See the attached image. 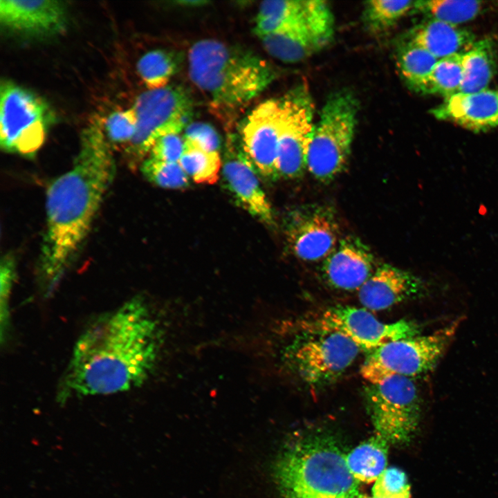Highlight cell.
I'll list each match as a JSON object with an SVG mask.
<instances>
[{
    "label": "cell",
    "mask_w": 498,
    "mask_h": 498,
    "mask_svg": "<svg viewBox=\"0 0 498 498\" xmlns=\"http://www.w3.org/2000/svg\"><path fill=\"white\" fill-rule=\"evenodd\" d=\"M481 8L479 1L434 0L415 1L414 10L430 19L459 26L474 19Z\"/></svg>",
    "instance_id": "obj_27"
},
{
    "label": "cell",
    "mask_w": 498,
    "mask_h": 498,
    "mask_svg": "<svg viewBox=\"0 0 498 498\" xmlns=\"http://www.w3.org/2000/svg\"><path fill=\"white\" fill-rule=\"evenodd\" d=\"M463 79L459 92L473 93L486 89L497 69L495 44L491 38L475 41L461 55Z\"/></svg>",
    "instance_id": "obj_22"
},
{
    "label": "cell",
    "mask_w": 498,
    "mask_h": 498,
    "mask_svg": "<svg viewBox=\"0 0 498 498\" xmlns=\"http://www.w3.org/2000/svg\"><path fill=\"white\" fill-rule=\"evenodd\" d=\"M415 1L373 0L365 2L363 20L374 32L392 27L400 19L414 10Z\"/></svg>",
    "instance_id": "obj_30"
},
{
    "label": "cell",
    "mask_w": 498,
    "mask_h": 498,
    "mask_svg": "<svg viewBox=\"0 0 498 498\" xmlns=\"http://www.w3.org/2000/svg\"><path fill=\"white\" fill-rule=\"evenodd\" d=\"M188 73L214 103L230 107L248 102L277 77L276 70L259 55L211 39L190 48Z\"/></svg>",
    "instance_id": "obj_3"
},
{
    "label": "cell",
    "mask_w": 498,
    "mask_h": 498,
    "mask_svg": "<svg viewBox=\"0 0 498 498\" xmlns=\"http://www.w3.org/2000/svg\"><path fill=\"white\" fill-rule=\"evenodd\" d=\"M116 174V163L102 124L82 132L70 169L55 178L46 192V227L37 268L39 290L50 296L85 241Z\"/></svg>",
    "instance_id": "obj_1"
},
{
    "label": "cell",
    "mask_w": 498,
    "mask_h": 498,
    "mask_svg": "<svg viewBox=\"0 0 498 498\" xmlns=\"http://www.w3.org/2000/svg\"><path fill=\"white\" fill-rule=\"evenodd\" d=\"M282 114L279 133V176L300 177L307 169V156L315 124L313 104L304 86L295 89L282 100Z\"/></svg>",
    "instance_id": "obj_12"
},
{
    "label": "cell",
    "mask_w": 498,
    "mask_h": 498,
    "mask_svg": "<svg viewBox=\"0 0 498 498\" xmlns=\"http://www.w3.org/2000/svg\"><path fill=\"white\" fill-rule=\"evenodd\" d=\"M185 149V140L179 134L171 133L158 138L146 158L178 163Z\"/></svg>",
    "instance_id": "obj_35"
},
{
    "label": "cell",
    "mask_w": 498,
    "mask_h": 498,
    "mask_svg": "<svg viewBox=\"0 0 498 498\" xmlns=\"http://www.w3.org/2000/svg\"><path fill=\"white\" fill-rule=\"evenodd\" d=\"M302 334L337 333L369 353L391 341L418 334L413 322L399 320L386 323L362 307L335 305L320 311L298 321Z\"/></svg>",
    "instance_id": "obj_9"
},
{
    "label": "cell",
    "mask_w": 498,
    "mask_h": 498,
    "mask_svg": "<svg viewBox=\"0 0 498 498\" xmlns=\"http://www.w3.org/2000/svg\"><path fill=\"white\" fill-rule=\"evenodd\" d=\"M377 266L370 249L359 238L347 236L323 261L322 273L332 287L358 290Z\"/></svg>",
    "instance_id": "obj_18"
},
{
    "label": "cell",
    "mask_w": 498,
    "mask_h": 498,
    "mask_svg": "<svg viewBox=\"0 0 498 498\" xmlns=\"http://www.w3.org/2000/svg\"><path fill=\"white\" fill-rule=\"evenodd\" d=\"M52 115L39 96L11 81L0 86V145L6 152L33 157L44 142Z\"/></svg>",
    "instance_id": "obj_8"
},
{
    "label": "cell",
    "mask_w": 498,
    "mask_h": 498,
    "mask_svg": "<svg viewBox=\"0 0 498 498\" xmlns=\"http://www.w3.org/2000/svg\"><path fill=\"white\" fill-rule=\"evenodd\" d=\"M425 290L424 282L413 273L382 264L358 290V297L362 307L378 311L420 295Z\"/></svg>",
    "instance_id": "obj_19"
},
{
    "label": "cell",
    "mask_w": 498,
    "mask_h": 498,
    "mask_svg": "<svg viewBox=\"0 0 498 498\" xmlns=\"http://www.w3.org/2000/svg\"><path fill=\"white\" fill-rule=\"evenodd\" d=\"M376 498H409L410 486L405 473L395 467L386 468L373 488Z\"/></svg>",
    "instance_id": "obj_33"
},
{
    "label": "cell",
    "mask_w": 498,
    "mask_h": 498,
    "mask_svg": "<svg viewBox=\"0 0 498 498\" xmlns=\"http://www.w3.org/2000/svg\"><path fill=\"white\" fill-rule=\"evenodd\" d=\"M208 1H181L178 2V3L181 4V6H187V7H195V6H200L205 5Z\"/></svg>",
    "instance_id": "obj_37"
},
{
    "label": "cell",
    "mask_w": 498,
    "mask_h": 498,
    "mask_svg": "<svg viewBox=\"0 0 498 498\" xmlns=\"http://www.w3.org/2000/svg\"><path fill=\"white\" fill-rule=\"evenodd\" d=\"M360 498H376V497H367V496L361 495Z\"/></svg>",
    "instance_id": "obj_38"
},
{
    "label": "cell",
    "mask_w": 498,
    "mask_h": 498,
    "mask_svg": "<svg viewBox=\"0 0 498 498\" xmlns=\"http://www.w3.org/2000/svg\"><path fill=\"white\" fill-rule=\"evenodd\" d=\"M316 0H276L261 3L255 19L254 33L259 38L307 15Z\"/></svg>",
    "instance_id": "obj_23"
},
{
    "label": "cell",
    "mask_w": 498,
    "mask_h": 498,
    "mask_svg": "<svg viewBox=\"0 0 498 498\" xmlns=\"http://www.w3.org/2000/svg\"><path fill=\"white\" fill-rule=\"evenodd\" d=\"M408 42L440 59L464 53L470 48L475 39L468 30L430 19L411 31Z\"/></svg>",
    "instance_id": "obj_21"
},
{
    "label": "cell",
    "mask_w": 498,
    "mask_h": 498,
    "mask_svg": "<svg viewBox=\"0 0 498 498\" xmlns=\"http://www.w3.org/2000/svg\"><path fill=\"white\" fill-rule=\"evenodd\" d=\"M183 56L181 53L156 49L144 54L137 63V71L149 89L167 86V83L178 71Z\"/></svg>",
    "instance_id": "obj_25"
},
{
    "label": "cell",
    "mask_w": 498,
    "mask_h": 498,
    "mask_svg": "<svg viewBox=\"0 0 498 498\" xmlns=\"http://www.w3.org/2000/svg\"><path fill=\"white\" fill-rule=\"evenodd\" d=\"M132 108L137 118V128L128 145L127 154L129 163L135 165L146 158L158 138L179 134L187 127L193 115V100L182 86L167 85L142 92Z\"/></svg>",
    "instance_id": "obj_7"
},
{
    "label": "cell",
    "mask_w": 498,
    "mask_h": 498,
    "mask_svg": "<svg viewBox=\"0 0 498 498\" xmlns=\"http://www.w3.org/2000/svg\"><path fill=\"white\" fill-rule=\"evenodd\" d=\"M178 163L196 183L213 184L219 178L221 162L217 151L205 150L185 140V149Z\"/></svg>",
    "instance_id": "obj_29"
},
{
    "label": "cell",
    "mask_w": 498,
    "mask_h": 498,
    "mask_svg": "<svg viewBox=\"0 0 498 498\" xmlns=\"http://www.w3.org/2000/svg\"><path fill=\"white\" fill-rule=\"evenodd\" d=\"M461 55L438 60L418 93L448 98L459 92L463 79Z\"/></svg>",
    "instance_id": "obj_28"
},
{
    "label": "cell",
    "mask_w": 498,
    "mask_h": 498,
    "mask_svg": "<svg viewBox=\"0 0 498 498\" xmlns=\"http://www.w3.org/2000/svg\"><path fill=\"white\" fill-rule=\"evenodd\" d=\"M287 349V361L306 385L320 387L337 379L355 361L361 349L337 333L302 334Z\"/></svg>",
    "instance_id": "obj_11"
},
{
    "label": "cell",
    "mask_w": 498,
    "mask_h": 498,
    "mask_svg": "<svg viewBox=\"0 0 498 498\" xmlns=\"http://www.w3.org/2000/svg\"><path fill=\"white\" fill-rule=\"evenodd\" d=\"M339 236L336 217L326 206L310 205L295 210L286 225L293 252L305 261H323L337 247Z\"/></svg>",
    "instance_id": "obj_14"
},
{
    "label": "cell",
    "mask_w": 498,
    "mask_h": 498,
    "mask_svg": "<svg viewBox=\"0 0 498 498\" xmlns=\"http://www.w3.org/2000/svg\"><path fill=\"white\" fill-rule=\"evenodd\" d=\"M16 275V260L14 255L7 253L0 264L1 339L6 338L10 324L9 301Z\"/></svg>",
    "instance_id": "obj_34"
},
{
    "label": "cell",
    "mask_w": 498,
    "mask_h": 498,
    "mask_svg": "<svg viewBox=\"0 0 498 498\" xmlns=\"http://www.w3.org/2000/svg\"><path fill=\"white\" fill-rule=\"evenodd\" d=\"M334 35V17L324 1L317 0L304 17L260 38L266 52L286 63L306 59L329 44Z\"/></svg>",
    "instance_id": "obj_13"
},
{
    "label": "cell",
    "mask_w": 498,
    "mask_h": 498,
    "mask_svg": "<svg viewBox=\"0 0 498 498\" xmlns=\"http://www.w3.org/2000/svg\"><path fill=\"white\" fill-rule=\"evenodd\" d=\"M282 114V100H268L247 116L241 130L242 148L255 168L269 179L279 177V133Z\"/></svg>",
    "instance_id": "obj_15"
},
{
    "label": "cell",
    "mask_w": 498,
    "mask_h": 498,
    "mask_svg": "<svg viewBox=\"0 0 498 498\" xmlns=\"http://www.w3.org/2000/svg\"><path fill=\"white\" fill-rule=\"evenodd\" d=\"M234 138L228 142L223 164L224 183L238 205L264 223L274 224L268 200L260 187L256 169Z\"/></svg>",
    "instance_id": "obj_17"
},
{
    "label": "cell",
    "mask_w": 498,
    "mask_h": 498,
    "mask_svg": "<svg viewBox=\"0 0 498 498\" xmlns=\"http://www.w3.org/2000/svg\"><path fill=\"white\" fill-rule=\"evenodd\" d=\"M358 100L348 89L332 93L320 114L307 156V170L316 179L329 182L347 166L350 155Z\"/></svg>",
    "instance_id": "obj_5"
},
{
    "label": "cell",
    "mask_w": 498,
    "mask_h": 498,
    "mask_svg": "<svg viewBox=\"0 0 498 498\" xmlns=\"http://www.w3.org/2000/svg\"><path fill=\"white\" fill-rule=\"evenodd\" d=\"M285 498H360L346 454L332 439L311 435L292 443L276 468Z\"/></svg>",
    "instance_id": "obj_4"
},
{
    "label": "cell",
    "mask_w": 498,
    "mask_h": 498,
    "mask_svg": "<svg viewBox=\"0 0 498 498\" xmlns=\"http://www.w3.org/2000/svg\"><path fill=\"white\" fill-rule=\"evenodd\" d=\"M438 60L427 50L407 42L398 51L397 63L405 83L419 92Z\"/></svg>",
    "instance_id": "obj_26"
},
{
    "label": "cell",
    "mask_w": 498,
    "mask_h": 498,
    "mask_svg": "<svg viewBox=\"0 0 498 498\" xmlns=\"http://www.w3.org/2000/svg\"><path fill=\"white\" fill-rule=\"evenodd\" d=\"M434 117L470 131H486L498 127V90L456 93L431 110Z\"/></svg>",
    "instance_id": "obj_20"
},
{
    "label": "cell",
    "mask_w": 498,
    "mask_h": 498,
    "mask_svg": "<svg viewBox=\"0 0 498 498\" xmlns=\"http://www.w3.org/2000/svg\"><path fill=\"white\" fill-rule=\"evenodd\" d=\"M388 445L375 435L346 455L349 470L358 482L376 481L387 468Z\"/></svg>",
    "instance_id": "obj_24"
},
{
    "label": "cell",
    "mask_w": 498,
    "mask_h": 498,
    "mask_svg": "<svg viewBox=\"0 0 498 498\" xmlns=\"http://www.w3.org/2000/svg\"><path fill=\"white\" fill-rule=\"evenodd\" d=\"M68 19L62 1H0V22L6 30L18 35L45 38L64 31Z\"/></svg>",
    "instance_id": "obj_16"
},
{
    "label": "cell",
    "mask_w": 498,
    "mask_h": 498,
    "mask_svg": "<svg viewBox=\"0 0 498 498\" xmlns=\"http://www.w3.org/2000/svg\"><path fill=\"white\" fill-rule=\"evenodd\" d=\"M104 133L114 143H130L137 128V118L133 109L118 110L110 113L104 121Z\"/></svg>",
    "instance_id": "obj_32"
},
{
    "label": "cell",
    "mask_w": 498,
    "mask_h": 498,
    "mask_svg": "<svg viewBox=\"0 0 498 498\" xmlns=\"http://www.w3.org/2000/svg\"><path fill=\"white\" fill-rule=\"evenodd\" d=\"M460 320L427 335H416L387 342L369 352L360 368L369 384L393 376L412 378L432 369L451 343Z\"/></svg>",
    "instance_id": "obj_6"
},
{
    "label": "cell",
    "mask_w": 498,
    "mask_h": 498,
    "mask_svg": "<svg viewBox=\"0 0 498 498\" xmlns=\"http://www.w3.org/2000/svg\"><path fill=\"white\" fill-rule=\"evenodd\" d=\"M140 170L149 182L161 187L182 189L189 185V177L179 163L146 158L141 163Z\"/></svg>",
    "instance_id": "obj_31"
},
{
    "label": "cell",
    "mask_w": 498,
    "mask_h": 498,
    "mask_svg": "<svg viewBox=\"0 0 498 498\" xmlns=\"http://www.w3.org/2000/svg\"><path fill=\"white\" fill-rule=\"evenodd\" d=\"M156 329L139 297L100 316L73 347L58 391L59 401L124 392L141 385L156 358Z\"/></svg>",
    "instance_id": "obj_2"
},
{
    "label": "cell",
    "mask_w": 498,
    "mask_h": 498,
    "mask_svg": "<svg viewBox=\"0 0 498 498\" xmlns=\"http://www.w3.org/2000/svg\"><path fill=\"white\" fill-rule=\"evenodd\" d=\"M365 398L376 436L402 445L414 436L420 421V398L412 379L393 376L369 384Z\"/></svg>",
    "instance_id": "obj_10"
},
{
    "label": "cell",
    "mask_w": 498,
    "mask_h": 498,
    "mask_svg": "<svg viewBox=\"0 0 498 498\" xmlns=\"http://www.w3.org/2000/svg\"><path fill=\"white\" fill-rule=\"evenodd\" d=\"M184 133L185 140L205 150L219 152L221 144V137L210 124L202 122H190L185 129Z\"/></svg>",
    "instance_id": "obj_36"
}]
</instances>
